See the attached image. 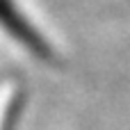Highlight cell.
<instances>
[{
    "mask_svg": "<svg viewBox=\"0 0 130 130\" xmlns=\"http://www.w3.org/2000/svg\"><path fill=\"white\" fill-rule=\"evenodd\" d=\"M0 25H2L18 43H23L37 59H41V62H53V57H55L53 48H50V46L41 39V34L27 23V18L21 16V11L14 7L11 0H0Z\"/></svg>",
    "mask_w": 130,
    "mask_h": 130,
    "instance_id": "6da1fadb",
    "label": "cell"
}]
</instances>
